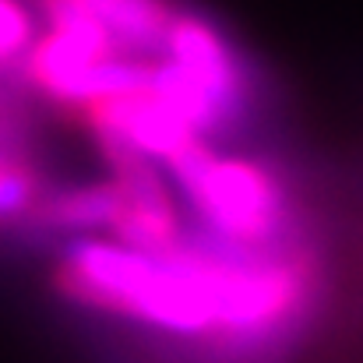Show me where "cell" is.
Listing matches in <instances>:
<instances>
[{
  "label": "cell",
  "instance_id": "obj_2",
  "mask_svg": "<svg viewBox=\"0 0 363 363\" xmlns=\"http://www.w3.org/2000/svg\"><path fill=\"white\" fill-rule=\"evenodd\" d=\"M166 177L212 240L230 247H279L296 240L289 180L268 159L219 152L212 141H198L166 166Z\"/></svg>",
  "mask_w": 363,
  "mask_h": 363
},
{
  "label": "cell",
  "instance_id": "obj_5",
  "mask_svg": "<svg viewBox=\"0 0 363 363\" xmlns=\"http://www.w3.org/2000/svg\"><path fill=\"white\" fill-rule=\"evenodd\" d=\"M39 194H43V184H39L35 166L25 155L0 152V219L25 216Z\"/></svg>",
  "mask_w": 363,
  "mask_h": 363
},
{
  "label": "cell",
  "instance_id": "obj_7",
  "mask_svg": "<svg viewBox=\"0 0 363 363\" xmlns=\"http://www.w3.org/2000/svg\"><path fill=\"white\" fill-rule=\"evenodd\" d=\"M39 4H43V11H46V7H50V4H57V0H39Z\"/></svg>",
  "mask_w": 363,
  "mask_h": 363
},
{
  "label": "cell",
  "instance_id": "obj_3",
  "mask_svg": "<svg viewBox=\"0 0 363 363\" xmlns=\"http://www.w3.org/2000/svg\"><path fill=\"white\" fill-rule=\"evenodd\" d=\"M117 212H121V187L113 180H103V184H78L53 194H39L21 219L28 230H39V233L92 237L99 230L110 233L117 223Z\"/></svg>",
  "mask_w": 363,
  "mask_h": 363
},
{
  "label": "cell",
  "instance_id": "obj_4",
  "mask_svg": "<svg viewBox=\"0 0 363 363\" xmlns=\"http://www.w3.org/2000/svg\"><path fill=\"white\" fill-rule=\"evenodd\" d=\"M130 57H159L180 4L173 0H74Z\"/></svg>",
  "mask_w": 363,
  "mask_h": 363
},
{
  "label": "cell",
  "instance_id": "obj_1",
  "mask_svg": "<svg viewBox=\"0 0 363 363\" xmlns=\"http://www.w3.org/2000/svg\"><path fill=\"white\" fill-rule=\"evenodd\" d=\"M53 286L78 307L226 360H254L303 332L325 282L314 250L300 240L230 247L201 233L166 254L74 237L60 250Z\"/></svg>",
  "mask_w": 363,
  "mask_h": 363
},
{
  "label": "cell",
  "instance_id": "obj_6",
  "mask_svg": "<svg viewBox=\"0 0 363 363\" xmlns=\"http://www.w3.org/2000/svg\"><path fill=\"white\" fill-rule=\"evenodd\" d=\"M32 43H35L32 11L21 0H0V67L25 60Z\"/></svg>",
  "mask_w": 363,
  "mask_h": 363
}]
</instances>
